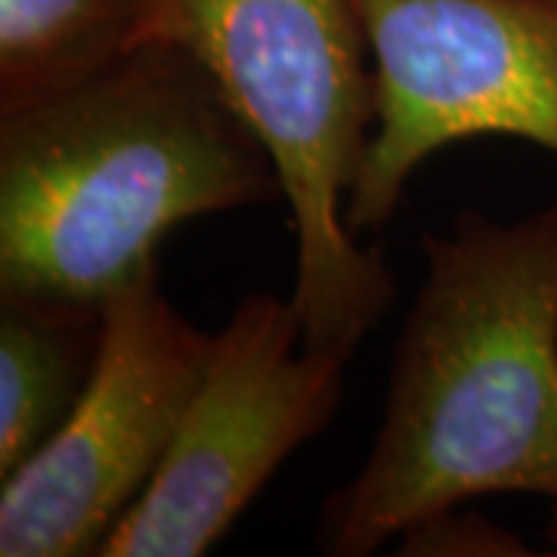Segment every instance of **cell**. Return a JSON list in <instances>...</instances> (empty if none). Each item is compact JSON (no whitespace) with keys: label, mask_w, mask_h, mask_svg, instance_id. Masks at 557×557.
<instances>
[{"label":"cell","mask_w":557,"mask_h":557,"mask_svg":"<svg viewBox=\"0 0 557 557\" xmlns=\"http://www.w3.org/2000/svg\"><path fill=\"white\" fill-rule=\"evenodd\" d=\"M399 555L434 557H511L530 555L523 539L502 530L480 515H461L458 508L440 511L409 527L399 536Z\"/></svg>","instance_id":"obj_9"},{"label":"cell","mask_w":557,"mask_h":557,"mask_svg":"<svg viewBox=\"0 0 557 557\" xmlns=\"http://www.w3.org/2000/svg\"><path fill=\"white\" fill-rule=\"evenodd\" d=\"M375 72V127L344 220L381 230L416 168L502 134L557 156V0H350Z\"/></svg>","instance_id":"obj_4"},{"label":"cell","mask_w":557,"mask_h":557,"mask_svg":"<svg viewBox=\"0 0 557 557\" xmlns=\"http://www.w3.org/2000/svg\"><path fill=\"white\" fill-rule=\"evenodd\" d=\"M282 196L189 53L139 44L100 78L0 119V295L102 310L186 220Z\"/></svg>","instance_id":"obj_2"},{"label":"cell","mask_w":557,"mask_h":557,"mask_svg":"<svg viewBox=\"0 0 557 557\" xmlns=\"http://www.w3.org/2000/svg\"><path fill=\"white\" fill-rule=\"evenodd\" d=\"M139 44L189 53L276 168L298 236L304 344L341 359L394 304L344 208L375 127V72L350 0H139Z\"/></svg>","instance_id":"obj_3"},{"label":"cell","mask_w":557,"mask_h":557,"mask_svg":"<svg viewBox=\"0 0 557 557\" xmlns=\"http://www.w3.org/2000/svg\"><path fill=\"white\" fill-rule=\"evenodd\" d=\"M424 260L379 437L319 518L332 557L480 496L557 508V205L518 223L468 211L424 236Z\"/></svg>","instance_id":"obj_1"},{"label":"cell","mask_w":557,"mask_h":557,"mask_svg":"<svg viewBox=\"0 0 557 557\" xmlns=\"http://www.w3.org/2000/svg\"><path fill=\"white\" fill-rule=\"evenodd\" d=\"M548 539H552V545H557V508H555V515H552V527H548Z\"/></svg>","instance_id":"obj_10"},{"label":"cell","mask_w":557,"mask_h":557,"mask_svg":"<svg viewBox=\"0 0 557 557\" xmlns=\"http://www.w3.org/2000/svg\"><path fill=\"white\" fill-rule=\"evenodd\" d=\"M100 341L102 310L0 295V480L57 434Z\"/></svg>","instance_id":"obj_7"},{"label":"cell","mask_w":557,"mask_h":557,"mask_svg":"<svg viewBox=\"0 0 557 557\" xmlns=\"http://www.w3.org/2000/svg\"><path fill=\"white\" fill-rule=\"evenodd\" d=\"M208 354L211 335L164 298L159 263L115 288L78 403L0 480V557L100 555L156 478Z\"/></svg>","instance_id":"obj_5"},{"label":"cell","mask_w":557,"mask_h":557,"mask_svg":"<svg viewBox=\"0 0 557 557\" xmlns=\"http://www.w3.org/2000/svg\"><path fill=\"white\" fill-rule=\"evenodd\" d=\"M344 362L304 344L295 300L248 295L211 335L177 434L100 557H196L214 548L278 465L338 412Z\"/></svg>","instance_id":"obj_6"},{"label":"cell","mask_w":557,"mask_h":557,"mask_svg":"<svg viewBox=\"0 0 557 557\" xmlns=\"http://www.w3.org/2000/svg\"><path fill=\"white\" fill-rule=\"evenodd\" d=\"M137 25L139 0H0V119L100 78Z\"/></svg>","instance_id":"obj_8"}]
</instances>
